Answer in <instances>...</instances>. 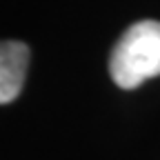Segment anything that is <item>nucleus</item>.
Here are the masks:
<instances>
[{
    "instance_id": "nucleus-1",
    "label": "nucleus",
    "mask_w": 160,
    "mask_h": 160,
    "mask_svg": "<svg viewBox=\"0 0 160 160\" xmlns=\"http://www.w3.org/2000/svg\"><path fill=\"white\" fill-rule=\"evenodd\" d=\"M109 73L120 89H136L147 78L160 76L158 20H140L120 36L109 58Z\"/></svg>"
},
{
    "instance_id": "nucleus-2",
    "label": "nucleus",
    "mask_w": 160,
    "mask_h": 160,
    "mask_svg": "<svg viewBox=\"0 0 160 160\" xmlns=\"http://www.w3.org/2000/svg\"><path fill=\"white\" fill-rule=\"evenodd\" d=\"M29 65V47L18 40H5L0 47V102L18 98Z\"/></svg>"
}]
</instances>
